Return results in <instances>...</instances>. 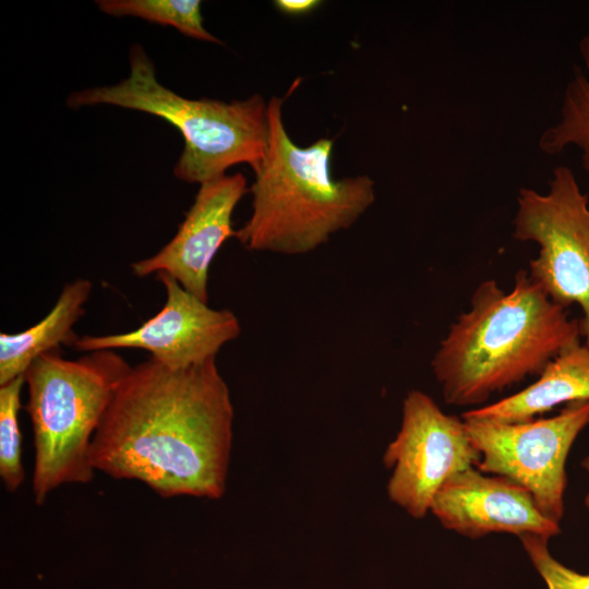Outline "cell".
Listing matches in <instances>:
<instances>
[{"label":"cell","mask_w":589,"mask_h":589,"mask_svg":"<svg viewBox=\"0 0 589 589\" xmlns=\"http://www.w3.org/2000/svg\"><path fill=\"white\" fill-rule=\"evenodd\" d=\"M233 406L216 359L132 366L91 445L94 470L145 483L163 497L224 495Z\"/></svg>","instance_id":"obj_1"},{"label":"cell","mask_w":589,"mask_h":589,"mask_svg":"<svg viewBox=\"0 0 589 589\" xmlns=\"http://www.w3.org/2000/svg\"><path fill=\"white\" fill-rule=\"evenodd\" d=\"M581 341L579 318L553 302L520 269L504 291L480 283L469 309L450 325L431 360L446 404L476 406L494 393L539 375L566 347Z\"/></svg>","instance_id":"obj_2"},{"label":"cell","mask_w":589,"mask_h":589,"mask_svg":"<svg viewBox=\"0 0 589 589\" xmlns=\"http://www.w3.org/2000/svg\"><path fill=\"white\" fill-rule=\"evenodd\" d=\"M283 104L268 100V145L254 170L252 213L235 237L251 251L300 255L351 227L374 203L375 187L369 176L335 180L333 140L297 145L285 128Z\"/></svg>","instance_id":"obj_3"},{"label":"cell","mask_w":589,"mask_h":589,"mask_svg":"<svg viewBox=\"0 0 589 589\" xmlns=\"http://www.w3.org/2000/svg\"><path fill=\"white\" fill-rule=\"evenodd\" d=\"M100 104L157 116L176 127L184 148L175 176L200 185L226 176V170L248 164L253 171L262 163L269 135L268 101L260 94L229 103L189 99L157 81L155 67L144 48L130 50V74L115 85L73 92L72 109Z\"/></svg>","instance_id":"obj_4"},{"label":"cell","mask_w":589,"mask_h":589,"mask_svg":"<svg viewBox=\"0 0 589 589\" xmlns=\"http://www.w3.org/2000/svg\"><path fill=\"white\" fill-rule=\"evenodd\" d=\"M131 365L113 350L76 360L57 350L29 365L26 410L34 434L33 494L38 505L62 484L93 479V437Z\"/></svg>","instance_id":"obj_5"},{"label":"cell","mask_w":589,"mask_h":589,"mask_svg":"<svg viewBox=\"0 0 589 589\" xmlns=\"http://www.w3.org/2000/svg\"><path fill=\"white\" fill-rule=\"evenodd\" d=\"M513 237L538 245L530 278L556 304L581 310L580 334L589 346V197L567 166L553 169L550 188H520Z\"/></svg>","instance_id":"obj_6"},{"label":"cell","mask_w":589,"mask_h":589,"mask_svg":"<svg viewBox=\"0 0 589 589\" xmlns=\"http://www.w3.org/2000/svg\"><path fill=\"white\" fill-rule=\"evenodd\" d=\"M480 454L477 468L505 477L526 489L541 513L560 524L567 485L570 448L589 425V401H574L554 417L497 422L462 417Z\"/></svg>","instance_id":"obj_7"},{"label":"cell","mask_w":589,"mask_h":589,"mask_svg":"<svg viewBox=\"0 0 589 589\" xmlns=\"http://www.w3.org/2000/svg\"><path fill=\"white\" fill-rule=\"evenodd\" d=\"M479 461L461 418L445 413L422 390L407 394L399 431L383 456L390 471L387 495L394 504L416 519L423 518L443 484Z\"/></svg>","instance_id":"obj_8"},{"label":"cell","mask_w":589,"mask_h":589,"mask_svg":"<svg viewBox=\"0 0 589 589\" xmlns=\"http://www.w3.org/2000/svg\"><path fill=\"white\" fill-rule=\"evenodd\" d=\"M157 278L166 290L158 313L127 333L81 336L73 347L83 352L143 349L170 369H185L216 359L220 348L239 336L241 326L233 312L212 309L167 274Z\"/></svg>","instance_id":"obj_9"},{"label":"cell","mask_w":589,"mask_h":589,"mask_svg":"<svg viewBox=\"0 0 589 589\" xmlns=\"http://www.w3.org/2000/svg\"><path fill=\"white\" fill-rule=\"evenodd\" d=\"M430 513L444 528L470 539L491 533L551 539L561 532L560 524L541 513L526 489L477 467L447 480L434 496Z\"/></svg>","instance_id":"obj_10"},{"label":"cell","mask_w":589,"mask_h":589,"mask_svg":"<svg viewBox=\"0 0 589 589\" xmlns=\"http://www.w3.org/2000/svg\"><path fill=\"white\" fill-rule=\"evenodd\" d=\"M247 192L245 177L239 172L201 184L175 237L153 256L133 263V274H167L207 302L211 263L224 242L235 237L232 214Z\"/></svg>","instance_id":"obj_11"},{"label":"cell","mask_w":589,"mask_h":589,"mask_svg":"<svg viewBox=\"0 0 589 589\" xmlns=\"http://www.w3.org/2000/svg\"><path fill=\"white\" fill-rule=\"evenodd\" d=\"M589 401V346L578 341L563 349L524 389L461 416L515 423L542 416L562 404Z\"/></svg>","instance_id":"obj_12"},{"label":"cell","mask_w":589,"mask_h":589,"mask_svg":"<svg viewBox=\"0 0 589 589\" xmlns=\"http://www.w3.org/2000/svg\"><path fill=\"white\" fill-rule=\"evenodd\" d=\"M92 283L77 278L63 286L49 313L35 325L14 334H0V385L23 376L35 359L59 349L74 346L79 336L74 324L84 314Z\"/></svg>","instance_id":"obj_13"},{"label":"cell","mask_w":589,"mask_h":589,"mask_svg":"<svg viewBox=\"0 0 589 589\" xmlns=\"http://www.w3.org/2000/svg\"><path fill=\"white\" fill-rule=\"evenodd\" d=\"M579 53L586 72L574 67L563 94L560 119L542 132L538 144L546 155L561 154L569 146L577 147L581 166L589 173V35L581 38Z\"/></svg>","instance_id":"obj_14"},{"label":"cell","mask_w":589,"mask_h":589,"mask_svg":"<svg viewBox=\"0 0 589 589\" xmlns=\"http://www.w3.org/2000/svg\"><path fill=\"white\" fill-rule=\"evenodd\" d=\"M96 3L109 15L141 17L172 26L199 40L221 44L204 27L199 0H98Z\"/></svg>","instance_id":"obj_15"},{"label":"cell","mask_w":589,"mask_h":589,"mask_svg":"<svg viewBox=\"0 0 589 589\" xmlns=\"http://www.w3.org/2000/svg\"><path fill=\"white\" fill-rule=\"evenodd\" d=\"M24 384L23 375L0 385V476L10 492L16 491L25 478L17 419Z\"/></svg>","instance_id":"obj_16"},{"label":"cell","mask_w":589,"mask_h":589,"mask_svg":"<svg viewBox=\"0 0 589 589\" xmlns=\"http://www.w3.org/2000/svg\"><path fill=\"white\" fill-rule=\"evenodd\" d=\"M519 540L548 589H589V574L578 573L558 562L545 537L525 534Z\"/></svg>","instance_id":"obj_17"},{"label":"cell","mask_w":589,"mask_h":589,"mask_svg":"<svg viewBox=\"0 0 589 589\" xmlns=\"http://www.w3.org/2000/svg\"><path fill=\"white\" fill-rule=\"evenodd\" d=\"M317 0H277L275 7L287 15H304L320 5Z\"/></svg>","instance_id":"obj_18"},{"label":"cell","mask_w":589,"mask_h":589,"mask_svg":"<svg viewBox=\"0 0 589 589\" xmlns=\"http://www.w3.org/2000/svg\"><path fill=\"white\" fill-rule=\"evenodd\" d=\"M580 465L585 471L589 472V453L582 458Z\"/></svg>","instance_id":"obj_19"},{"label":"cell","mask_w":589,"mask_h":589,"mask_svg":"<svg viewBox=\"0 0 589 589\" xmlns=\"http://www.w3.org/2000/svg\"><path fill=\"white\" fill-rule=\"evenodd\" d=\"M585 507L589 514V491L587 492L586 496H585Z\"/></svg>","instance_id":"obj_20"}]
</instances>
